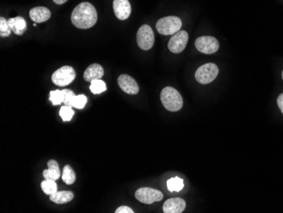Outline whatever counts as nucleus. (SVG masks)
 Here are the masks:
<instances>
[{"label": "nucleus", "instance_id": "obj_31", "mask_svg": "<svg viewBox=\"0 0 283 213\" xmlns=\"http://www.w3.org/2000/svg\"><path fill=\"white\" fill-rule=\"evenodd\" d=\"M282 77H283V73H282Z\"/></svg>", "mask_w": 283, "mask_h": 213}, {"label": "nucleus", "instance_id": "obj_5", "mask_svg": "<svg viewBox=\"0 0 283 213\" xmlns=\"http://www.w3.org/2000/svg\"><path fill=\"white\" fill-rule=\"evenodd\" d=\"M76 78V72L72 67L65 66L55 71L52 75V82L60 87H66Z\"/></svg>", "mask_w": 283, "mask_h": 213}, {"label": "nucleus", "instance_id": "obj_7", "mask_svg": "<svg viewBox=\"0 0 283 213\" xmlns=\"http://www.w3.org/2000/svg\"><path fill=\"white\" fill-rule=\"evenodd\" d=\"M137 42L138 47L143 50H149L154 46L155 34L149 25H143L138 29L137 33Z\"/></svg>", "mask_w": 283, "mask_h": 213}, {"label": "nucleus", "instance_id": "obj_13", "mask_svg": "<svg viewBox=\"0 0 283 213\" xmlns=\"http://www.w3.org/2000/svg\"><path fill=\"white\" fill-rule=\"evenodd\" d=\"M30 18L36 23H43L51 16V12L46 7H35L30 10Z\"/></svg>", "mask_w": 283, "mask_h": 213}, {"label": "nucleus", "instance_id": "obj_20", "mask_svg": "<svg viewBox=\"0 0 283 213\" xmlns=\"http://www.w3.org/2000/svg\"><path fill=\"white\" fill-rule=\"evenodd\" d=\"M184 187L183 180L178 177H175L167 181V188L171 192H179Z\"/></svg>", "mask_w": 283, "mask_h": 213}, {"label": "nucleus", "instance_id": "obj_29", "mask_svg": "<svg viewBox=\"0 0 283 213\" xmlns=\"http://www.w3.org/2000/svg\"><path fill=\"white\" fill-rule=\"evenodd\" d=\"M53 1L57 4H63V3H66L68 0H53Z\"/></svg>", "mask_w": 283, "mask_h": 213}, {"label": "nucleus", "instance_id": "obj_2", "mask_svg": "<svg viewBox=\"0 0 283 213\" xmlns=\"http://www.w3.org/2000/svg\"><path fill=\"white\" fill-rule=\"evenodd\" d=\"M160 100L164 107L169 111H178L183 106V100L180 93L172 87H166L160 94Z\"/></svg>", "mask_w": 283, "mask_h": 213}, {"label": "nucleus", "instance_id": "obj_17", "mask_svg": "<svg viewBox=\"0 0 283 213\" xmlns=\"http://www.w3.org/2000/svg\"><path fill=\"white\" fill-rule=\"evenodd\" d=\"M74 198V194L72 191H57L56 193L50 196L51 202L56 204H65L72 202Z\"/></svg>", "mask_w": 283, "mask_h": 213}, {"label": "nucleus", "instance_id": "obj_28", "mask_svg": "<svg viewBox=\"0 0 283 213\" xmlns=\"http://www.w3.org/2000/svg\"><path fill=\"white\" fill-rule=\"evenodd\" d=\"M278 106L279 107V109H281V111L283 114V94H281L278 98Z\"/></svg>", "mask_w": 283, "mask_h": 213}, {"label": "nucleus", "instance_id": "obj_27", "mask_svg": "<svg viewBox=\"0 0 283 213\" xmlns=\"http://www.w3.org/2000/svg\"><path fill=\"white\" fill-rule=\"evenodd\" d=\"M133 210L129 208V207H126V206H123V207H120V208H117L116 211H115V213H133Z\"/></svg>", "mask_w": 283, "mask_h": 213}, {"label": "nucleus", "instance_id": "obj_24", "mask_svg": "<svg viewBox=\"0 0 283 213\" xmlns=\"http://www.w3.org/2000/svg\"><path fill=\"white\" fill-rule=\"evenodd\" d=\"M11 32L12 30L9 26L8 20H6L5 18H0V36L2 38L9 37Z\"/></svg>", "mask_w": 283, "mask_h": 213}, {"label": "nucleus", "instance_id": "obj_4", "mask_svg": "<svg viewBox=\"0 0 283 213\" xmlns=\"http://www.w3.org/2000/svg\"><path fill=\"white\" fill-rule=\"evenodd\" d=\"M219 68L214 63L204 64L195 72V78L201 84H209L217 78Z\"/></svg>", "mask_w": 283, "mask_h": 213}, {"label": "nucleus", "instance_id": "obj_21", "mask_svg": "<svg viewBox=\"0 0 283 213\" xmlns=\"http://www.w3.org/2000/svg\"><path fill=\"white\" fill-rule=\"evenodd\" d=\"M106 90H107V87H106L105 83L103 81L101 80V79L92 81L90 90L93 94L98 95V94L104 92Z\"/></svg>", "mask_w": 283, "mask_h": 213}, {"label": "nucleus", "instance_id": "obj_19", "mask_svg": "<svg viewBox=\"0 0 283 213\" xmlns=\"http://www.w3.org/2000/svg\"><path fill=\"white\" fill-rule=\"evenodd\" d=\"M62 179L66 183V185H73L76 181V173L72 169L71 166L66 165L64 167L63 174H62Z\"/></svg>", "mask_w": 283, "mask_h": 213}, {"label": "nucleus", "instance_id": "obj_18", "mask_svg": "<svg viewBox=\"0 0 283 213\" xmlns=\"http://www.w3.org/2000/svg\"><path fill=\"white\" fill-rule=\"evenodd\" d=\"M41 188L46 195H54L57 192V185L55 180L52 179H45L41 183Z\"/></svg>", "mask_w": 283, "mask_h": 213}, {"label": "nucleus", "instance_id": "obj_15", "mask_svg": "<svg viewBox=\"0 0 283 213\" xmlns=\"http://www.w3.org/2000/svg\"><path fill=\"white\" fill-rule=\"evenodd\" d=\"M43 178L45 179H52L56 181L60 179V171L58 162L55 160L48 161V169L43 171Z\"/></svg>", "mask_w": 283, "mask_h": 213}, {"label": "nucleus", "instance_id": "obj_9", "mask_svg": "<svg viewBox=\"0 0 283 213\" xmlns=\"http://www.w3.org/2000/svg\"><path fill=\"white\" fill-rule=\"evenodd\" d=\"M189 42V33L186 31H179L175 33L168 43V49L174 54L183 52Z\"/></svg>", "mask_w": 283, "mask_h": 213}, {"label": "nucleus", "instance_id": "obj_8", "mask_svg": "<svg viewBox=\"0 0 283 213\" xmlns=\"http://www.w3.org/2000/svg\"><path fill=\"white\" fill-rule=\"evenodd\" d=\"M195 47L199 52L205 55H212L217 52L220 43L216 38L211 36H202L195 41Z\"/></svg>", "mask_w": 283, "mask_h": 213}, {"label": "nucleus", "instance_id": "obj_25", "mask_svg": "<svg viewBox=\"0 0 283 213\" xmlns=\"http://www.w3.org/2000/svg\"><path fill=\"white\" fill-rule=\"evenodd\" d=\"M87 102H88V98L85 95H76L72 102V106L77 109H83L86 106Z\"/></svg>", "mask_w": 283, "mask_h": 213}, {"label": "nucleus", "instance_id": "obj_14", "mask_svg": "<svg viewBox=\"0 0 283 213\" xmlns=\"http://www.w3.org/2000/svg\"><path fill=\"white\" fill-rule=\"evenodd\" d=\"M103 73L104 72H103V67H101L99 64H92L84 72L83 78L87 82H92L96 79H101L103 76Z\"/></svg>", "mask_w": 283, "mask_h": 213}, {"label": "nucleus", "instance_id": "obj_22", "mask_svg": "<svg viewBox=\"0 0 283 213\" xmlns=\"http://www.w3.org/2000/svg\"><path fill=\"white\" fill-rule=\"evenodd\" d=\"M65 99V93L63 90H55L50 92L49 101H51L53 106H59L62 104Z\"/></svg>", "mask_w": 283, "mask_h": 213}, {"label": "nucleus", "instance_id": "obj_30", "mask_svg": "<svg viewBox=\"0 0 283 213\" xmlns=\"http://www.w3.org/2000/svg\"><path fill=\"white\" fill-rule=\"evenodd\" d=\"M33 26H37V23H36V22H34V24H33Z\"/></svg>", "mask_w": 283, "mask_h": 213}, {"label": "nucleus", "instance_id": "obj_10", "mask_svg": "<svg viewBox=\"0 0 283 213\" xmlns=\"http://www.w3.org/2000/svg\"><path fill=\"white\" fill-rule=\"evenodd\" d=\"M118 85L122 91L128 95H137L139 92V86L137 82L130 76L120 75L118 78Z\"/></svg>", "mask_w": 283, "mask_h": 213}, {"label": "nucleus", "instance_id": "obj_11", "mask_svg": "<svg viewBox=\"0 0 283 213\" xmlns=\"http://www.w3.org/2000/svg\"><path fill=\"white\" fill-rule=\"evenodd\" d=\"M113 9L115 16L121 20L128 19L132 12V7L128 0H114Z\"/></svg>", "mask_w": 283, "mask_h": 213}, {"label": "nucleus", "instance_id": "obj_1", "mask_svg": "<svg viewBox=\"0 0 283 213\" xmlns=\"http://www.w3.org/2000/svg\"><path fill=\"white\" fill-rule=\"evenodd\" d=\"M97 20V10L94 6L88 2L78 4L72 14V22L80 29L91 28Z\"/></svg>", "mask_w": 283, "mask_h": 213}, {"label": "nucleus", "instance_id": "obj_6", "mask_svg": "<svg viewBox=\"0 0 283 213\" xmlns=\"http://www.w3.org/2000/svg\"><path fill=\"white\" fill-rule=\"evenodd\" d=\"M135 197L141 203L150 205L162 201L164 196L161 191L152 188L144 187L140 188L136 191Z\"/></svg>", "mask_w": 283, "mask_h": 213}, {"label": "nucleus", "instance_id": "obj_23", "mask_svg": "<svg viewBox=\"0 0 283 213\" xmlns=\"http://www.w3.org/2000/svg\"><path fill=\"white\" fill-rule=\"evenodd\" d=\"M74 110L72 109V106H64L61 107L60 110V115L64 121H70L74 115Z\"/></svg>", "mask_w": 283, "mask_h": 213}, {"label": "nucleus", "instance_id": "obj_26", "mask_svg": "<svg viewBox=\"0 0 283 213\" xmlns=\"http://www.w3.org/2000/svg\"><path fill=\"white\" fill-rule=\"evenodd\" d=\"M64 93H65V99H64V104L66 106H72V102H73V100H74L75 95L74 92L70 90H64Z\"/></svg>", "mask_w": 283, "mask_h": 213}, {"label": "nucleus", "instance_id": "obj_3", "mask_svg": "<svg viewBox=\"0 0 283 213\" xmlns=\"http://www.w3.org/2000/svg\"><path fill=\"white\" fill-rule=\"evenodd\" d=\"M183 26V22L178 16H166L161 18L156 23L158 32L161 35H174L179 32Z\"/></svg>", "mask_w": 283, "mask_h": 213}, {"label": "nucleus", "instance_id": "obj_16", "mask_svg": "<svg viewBox=\"0 0 283 213\" xmlns=\"http://www.w3.org/2000/svg\"><path fill=\"white\" fill-rule=\"evenodd\" d=\"M12 32L16 35H22L26 31V21L21 16L10 18L8 20Z\"/></svg>", "mask_w": 283, "mask_h": 213}, {"label": "nucleus", "instance_id": "obj_12", "mask_svg": "<svg viewBox=\"0 0 283 213\" xmlns=\"http://www.w3.org/2000/svg\"><path fill=\"white\" fill-rule=\"evenodd\" d=\"M186 208V202L182 198H171L163 206L165 213H182Z\"/></svg>", "mask_w": 283, "mask_h": 213}]
</instances>
